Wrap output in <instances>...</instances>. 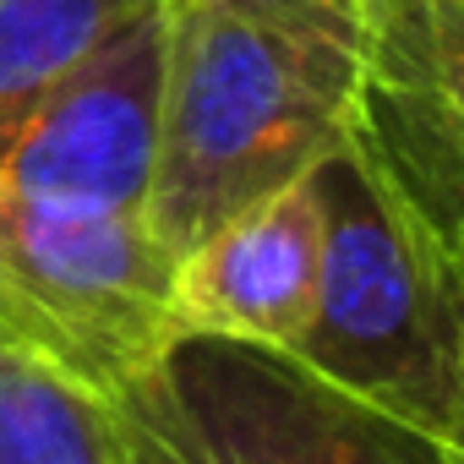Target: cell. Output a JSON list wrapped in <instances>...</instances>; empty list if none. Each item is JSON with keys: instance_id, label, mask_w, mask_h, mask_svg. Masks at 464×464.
Returning <instances> with one entry per match:
<instances>
[{"instance_id": "cell-1", "label": "cell", "mask_w": 464, "mask_h": 464, "mask_svg": "<svg viewBox=\"0 0 464 464\" xmlns=\"http://www.w3.org/2000/svg\"><path fill=\"white\" fill-rule=\"evenodd\" d=\"M366 34L175 0L148 229L180 257L241 208L312 175L350 137Z\"/></svg>"}, {"instance_id": "cell-2", "label": "cell", "mask_w": 464, "mask_h": 464, "mask_svg": "<svg viewBox=\"0 0 464 464\" xmlns=\"http://www.w3.org/2000/svg\"><path fill=\"white\" fill-rule=\"evenodd\" d=\"M317 295L306 328L279 355L453 459L459 317L437 263L388 208L350 142L317 164Z\"/></svg>"}, {"instance_id": "cell-3", "label": "cell", "mask_w": 464, "mask_h": 464, "mask_svg": "<svg viewBox=\"0 0 464 464\" xmlns=\"http://www.w3.org/2000/svg\"><path fill=\"white\" fill-rule=\"evenodd\" d=\"M0 323L110 399L180 339L175 252L142 213H93L0 186Z\"/></svg>"}, {"instance_id": "cell-4", "label": "cell", "mask_w": 464, "mask_h": 464, "mask_svg": "<svg viewBox=\"0 0 464 464\" xmlns=\"http://www.w3.org/2000/svg\"><path fill=\"white\" fill-rule=\"evenodd\" d=\"M180 464H453L410 426L334 393L290 355L180 334L121 393Z\"/></svg>"}, {"instance_id": "cell-5", "label": "cell", "mask_w": 464, "mask_h": 464, "mask_svg": "<svg viewBox=\"0 0 464 464\" xmlns=\"http://www.w3.org/2000/svg\"><path fill=\"white\" fill-rule=\"evenodd\" d=\"M169 12L175 0L126 23L23 121L0 153V186L93 213L148 208L164 121Z\"/></svg>"}, {"instance_id": "cell-6", "label": "cell", "mask_w": 464, "mask_h": 464, "mask_svg": "<svg viewBox=\"0 0 464 464\" xmlns=\"http://www.w3.org/2000/svg\"><path fill=\"white\" fill-rule=\"evenodd\" d=\"M323 263L317 169L241 208L175 257V328L290 350L312 317Z\"/></svg>"}, {"instance_id": "cell-7", "label": "cell", "mask_w": 464, "mask_h": 464, "mask_svg": "<svg viewBox=\"0 0 464 464\" xmlns=\"http://www.w3.org/2000/svg\"><path fill=\"white\" fill-rule=\"evenodd\" d=\"M344 142L431 257H464V115L366 61Z\"/></svg>"}, {"instance_id": "cell-8", "label": "cell", "mask_w": 464, "mask_h": 464, "mask_svg": "<svg viewBox=\"0 0 464 464\" xmlns=\"http://www.w3.org/2000/svg\"><path fill=\"white\" fill-rule=\"evenodd\" d=\"M153 6L169 0H0V153L99 44Z\"/></svg>"}, {"instance_id": "cell-9", "label": "cell", "mask_w": 464, "mask_h": 464, "mask_svg": "<svg viewBox=\"0 0 464 464\" xmlns=\"http://www.w3.org/2000/svg\"><path fill=\"white\" fill-rule=\"evenodd\" d=\"M0 464H121L93 388L0 323Z\"/></svg>"}, {"instance_id": "cell-10", "label": "cell", "mask_w": 464, "mask_h": 464, "mask_svg": "<svg viewBox=\"0 0 464 464\" xmlns=\"http://www.w3.org/2000/svg\"><path fill=\"white\" fill-rule=\"evenodd\" d=\"M366 61L464 115V0H382Z\"/></svg>"}, {"instance_id": "cell-11", "label": "cell", "mask_w": 464, "mask_h": 464, "mask_svg": "<svg viewBox=\"0 0 464 464\" xmlns=\"http://www.w3.org/2000/svg\"><path fill=\"white\" fill-rule=\"evenodd\" d=\"M236 6H257V12H279V17H301V23L366 34L382 0H236Z\"/></svg>"}, {"instance_id": "cell-12", "label": "cell", "mask_w": 464, "mask_h": 464, "mask_svg": "<svg viewBox=\"0 0 464 464\" xmlns=\"http://www.w3.org/2000/svg\"><path fill=\"white\" fill-rule=\"evenodd\" d=\"M104 410H110V431H115V459L121 464H180L126 404H115V399H104Z\"/></svg>"}, {"instance_id": "cell-13", "label": "cell", "mask_w": 464, "mask_h": 464, "mask_svg": "<svg viewBox=\"0 0 464 464\" xmlns=\"http://www.w3.org/2000/svg\"><path fill=\"white\" fill-rule=\"evenodd\" d=\"M448 285V279H442ZM453 295V290H448ZM453 317H459V420H453V464H464V295H453Z\"/></svg>"}, {"instance_id": "cell-14", "label": "cell", "mask_w": 464, "mask_h": 464, "mask_svg": "<svg viewBox=\"0 0 464 464\" xmlns=\"http://www.w3.org/2000/svg\"><path fill=\"white\" fill-rule=\"evenodd\" d=\"M420 252H426V246H420ZM426 257H431V252H426ZM431 263H437V274L448 279V290L464 295V257H431Z\"/></svg>"}]
</instances>
